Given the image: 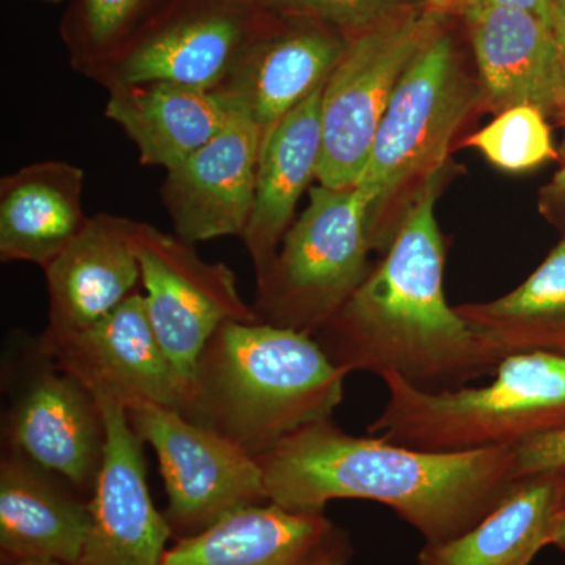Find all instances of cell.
Here are the masks:
<instances>
[{"label": "cell", "instance_id": "obj_21", "mask_svg": "<svg viewBox=\"0 0 565 565\" xmlns=\"http://www.w3.org/2000/svg\"><path fill=\"white\" fill-rule=\"evenodd\" d=\"M106 117L139 151L141 166L172 170L225 128L233 106L217 92L143 82L110 88Z\"/></svg>", "mask_w": 565, "mask_h": 565}, {"label": "cell", "instance_id": "obj_3", "mask_svg": "<svg viewBox=\"0 0 565 565\" xmlns=\"http://www.w3.org/2000/svg\"><path fill=\"white\" fill-rule=\"evenodd\" d=\"M345 377L311 334L225 322L204 345L181 414L258 459L308 424L332 419Z\"/></svg>", "mask_w": 565, "mask_h": 565}, {"label": "cell", "instance_id": "obj_6", "mask_svg": "<svg viewBox=\"0 0 565 565\" xmlns=\"http://www.w3.org/2000/svg\"><path fill=\"white\" fill-rule=\"evenodd\" d=\"M373 248L370 212L359 189L319 184L256 282L262 322L315 337L362 285Z\"/></svg>", "mask_w": 565, "mask_h": 565}, {"label": "cell", "instance_id": "obj_25", "mask_svg": "<svg viewBox=\"0 0 565 565\" xmlns=\"http://www.w3.org/2000/svg\"><path fill=\"white\" fill-rule=\"evenodd\" d=\"M169 0H71L61 33L73 68L92 77Z\"/></svg>", "mask_w": 565, "mask_h": 565}, {"label": "cell", "instance_id": "obj_8", "mask_svg": "<svg viewBox=\"0 0 565 565\" xmlns=\"http://www.w3.org/2000/svg\"><path fill=\"white\" fill-rule=\"evenodd\" d=\"M440 20L408 10L349 35L348 50L323 87L319 184L353 188L362 178L393 93Z\"/></svg>", "mask_w": 565, "mask_h": 565}, {"label": "cell", "instance_id": "obj_33", "mask_svg": "<svg viewBox=\"0 0 565 565\" xmlns=\"http://www.w3.org/2000/svg\"><path fill=\"white\" fill-rule=\"evenodd\" d=\"M553 32L559 50L561 62L565 73V0H555V20H553Z\"/></svg>", "mask_w": 565, "mask_h": 565}, {"label": "cell", "instance_id": "obj_31", "mask_svg": "<svg viewBox=\"0 0 565 565\" xmlns=\"http://www.w3.org/2000/svg\"><path fill=\"white\" fill-rule=\"evenodd\" d=\"M556 471L555 523H553L552 545L565 553V467Z\"/></svg>", "mask_w": 565, "mask_h": 565}, {"label": "cell", "instance_id": "obj_1", "mask_svg": "<svg viewBox=\"0 0 565 565\" xmlns=\"http://www.w3.org/2000/svg\"><path fill=\"white\" fill-rule=\"evenodd\" d=\"M438 188L440 173L416 189L382 262L313 337L348 375L396 374L423 392H445L493 377L504 360L446 300Z\"/></svg>", "mask_w": 565, "mask_h": 565}, {"label": "cell", "instance_id": "obj_19", "mask_svg": "<svg viewBox=\"0 0 565 565\" xmlns=\"http://www.w3.org/2000/svg\"><path fill=\"white\" fill-rule=\"evenodd\" d=\"M323 87L263 137L250 221L243 234L256 282L262 281L273 266L282 237L291 228L300 196L313 178H318Z\"/></svg>", "mask_w": 565, "mask_h": 565}, {"label": "cell", "instance_id": "obj_4", "mask_svg": "<svg viewBox=\"0 0 565 565\" xmlns=\"http://www.w3.org/2000/svg\"><path fill=\"white\" fill-rule=\"evenodd\" d=\"M367 434L419 451L463 452L516 446L565 427V356L511 353L490 384L423 392L396 374Z\"/></svg>", "mask_w": 565, "mask_h": 565}, {"label": "cell", "instance_id": "obj_35", "mask_svg": "<svg viewBox=\"0 0 565 565\" xmlns=\"http://www.w3.org/2000/svg\"><path fill=\"white\" fill-rule=\"evenodd\" d=\"M39 2L61 3V2H63V0H39Z\"/></svg>", "mask_w": 565, "mask_h": 565}, {"label": "cell", "instance_id": "obj_34", "mask_svg": "<svg viewBox=\"0 0 565 565\" xmlns=\"http://www.w3.org/2000/svg\"><path fill=\"white\" fill-rule=\"evenodd\" d=\"M21 565H62L57 563H28V564H21Z\"/></svg>", "mask_w": 565, "mask_h": 565}, {"label": "cell", "instance_id": "obj_14", "mask_svg": "<svg viewBox=\"0 0 565 565\" xmlns=\"http://www.w3.org/2000/svg\"><path fill=\"white\" fill-rule=\"evenodd\" d=\"M348 44L349 33L333 25L270 13L215 92L244 110L264 137L327 84Z\"/></svg>", "mask_w": 565, "mask_h": 565}, {"label": "cell", "instance_id": "obj_2", "mask_svg": "<svg viewBox=\"0 0 565 565\" xmlns=\"http://www.w3.org/2000/svg\"><path fill=\"white\" fill-rule=\"evenodd\" d=\"M267 501L323 512L334 500L392 508L426 542L465 533L512 493L514 446L430 452L379 435L355 437L332 419L297 430L258 457Z\"/></svg>", "mask_w": 565, "mask_h": 565}, {"label": "cell", "instance_id": "obj_23", "mask_svg": "<svg viewBox=\"0 0 565 565\" xmlns=\"http://www.w3.org/2000/svg\"><path fill=\"white\" fill-rule=\"evenodd\" d=\"M556 471L525 476L508 498L465 533L426 542L418 565H531L552 545Z\"/></svg>", "mask_w": 565, "mask_h": 565}, {"label": "cell", "instance_id": "obj_28", "mask_svg": "<svg viewBox=\"0 0 565 565\" xmlns=\"http://www.w3.org/2000/svg\"><path fill=\"white\" fill-rule=\"evenodd\" d=\"M516 478L565 467V427L514 446Z\"/></svg>", "mask_w": 565, "mask_h": 565}, {"label": "cell", "instance_id": "obj_30", "mask_svg": "<svg viewBox=\"0 0 565 565\" xmlns=\"http://www.w3.org/2000/svg\"><path fill=\"white\" fill-rule=\"evenodd\" d=\"M471 6H498L526 11L552 29L555 20V0H468L463 9Z\"/></svg>", "mask_w": 565, "mask_h": 565}, {"label": "cell", "instance_id": "obj_11", "mask_svg": "<svg viewBox=\"0 0 565 565\" xmlns=\"http://www.w3.org/2000/svg\"><path fill=\"white\" fill-rule=\"evenodd\" d=\"M132 247L159 343L191 385L204 345L225 322L259 321L225 263H210L177 234L134 221Z\"/></svg>", "mask_w": 565, "mask_h": 565}, {"label": "cell", "instance_id": "obj_20", "mask_svg": "<svg viewBox=\"0 0 565 565\" xmlns=\"http://www.w3.org/2000/svg\"><path fill=\"white\" fill-rule=\"evenodd\" d=\"M85 173L66 161L29 163L0 180V262L47 266L87 225Z\"/></svg>", "mask_w": 565, "mask_h": 565}, {"label": "cell", "instance_id": "obj_27", "mask_svg": "<svg viewBox=\"0 0 565 565\" xmlns=\"http://www.w3.org/2000/svg\"><path fill=\"white\" fill-rule=\"evenodd\" d=\"M278 17L303 18L333 25L349 35L414 10L423 0H256Z\"/></svg>", "mask_w": 565, "mask_h": 565}, {"label": "cell", "instance_id": "obj_5", "mask_svg": "<svg viewBox=\"0 0 565 565\" xmlns=\"http://www.w3.org/2000/svg\"><path fill=\"white\" fill-rule=\"evenodd\" d=\"M481 92L465 76L455 43L437 29L404 71L355 188L370 212L377 248L384 211L408 185L422 188L440 173L449 145Z\"/></svg>", "mask_w": 565, "mask_h": 565}, {"label": "cell", "instance_id": "obj_10", "mask_svg": "<svg viewBox=\"0 0 565 565\" xmlns=\"http://www.w3.org/2000/svg\"><path fill=\"white\" fill-rule=\"evenodd\" d=\"M126 412L158 456L167 493L162 514L177 541L203 533L239 509L267 503L262 467L239 446L174 408L137 404Z\"/></svg>", "mask_w": 565, "mask_h": 565}, {"label": "cell", "instance_id": "obj_29", "mask_svg": "<svg viewBox=\"0 0 565 565\" xmlns=\"http://www.w3.org/2000/svg\"><path fill=\"white\" fill-rule=\"evenodd\" d=\"M541 204L550 221L565 226V141L561 148V169L544 189Z\"/></svg>", "mask_w": 565, "mask_h": 565}, {"label": "cell", "instance_id": "obj_24", "mask_svg": "<svg viewBox=\"0 0 565 565\" xmlns=\"http://www.w3.org/2000/svg\"><path fill=\"white\" fill-rule=\"evenodd\" d=\"M456 308L505 356L530 352L565 356V236L514 291L492 302Z\"/></svg>", "mask_w": 565, "mask_h": 565}, {"label": "cell", "instance_id": "obj_16", "mask_svg": "<svg viewBox=\"0 0 565 565\" xmlns=\"http://www.w3.org/2000/svg\"><path fill=\"white\" fill-rule=\"evenodd\" d=\"M490 109L533 106L565 117V73L555 32L526 11L498 6L463 9Z\"/></svg>", "mask_w": 565, "mask_h": 565}, {"label": "cell", "instance_id": "obj_32", "mask_svg": "<svg viewBox=\"0 0 565 565\" xmlns=\"http://www.w3.org/2000/svg\"><path fill=\"white\" fill-rule=\"evenodd\" d=\"M352 557V545L349 542L348 534L343 530L334 537L332 544L327 546L321 556L315 561L313 565H349Z\"/></svg>", "mask_w": 565, "mask_h": 565}, {"label": "cell", "instance_id": "obj_22", "mask_svg": "<svg viewBox=\"0 0 565 565\" xmlns=\"http://www.w3.org/2000/svg\"><path fill=\"white\" fill-rule=\"evenodd\" d=\"M340 527L323 512L248 505L167 550L161 565H313Z\"/></svg>", "mask_w": 565, "mask_h": 565}, {"label": "cell", "instance_id": "obj_13", "mask_svg": "<svg viewBox=\"0 0 565 565\" xmlns=\"http://www.w3.org/2000/svg\"><path fill=\"white\" fill-rule=\"evenodd\" d=\"M106 422V448L90 505V527L74 565H161L173 537L154 508L143 441L122 405L95 397Z\"/></svg>", "mask_w": 565, "mask_h": 565}, {"label": "cell", "instance_id": "obj_12", "mask_svg": "<svg viewBox=\"0 0 565 565\" xmlns=\"http://www.w3.org/2000/svg\"><path fill=\"white\" fill-rule=\"evenodd\" d=\"M41 341L54 362L95 397L125 408L156 404L178 412L185 403L189 386L159 343L139 292L87 329H46Z\"/></svg>", "mask_w": 565, "mask_h": 565}, {"label": "cell", "instance_id": "obj_17", "mask_svg": "<svg viewBox=\"0 0 565 565\" xmlns=\"http://www.w3.org/2000/svg\"><path fill=\"white\" fill-rule=\"evenodd\" d=\"M90 527V505L57 475L20 452L0 460V552L7 565H74Z\"/></svg>", "mask_w": 565, "mask_h": 565}, {"label": "cell", "instance_id": "obj_26", "mask_svg": "<svg viewBox=\"0 0 565 565\" xmlns=\"http://www.w3.org/2000/svg\"><path fill=\"white\" fill-rule=\"evenodd\" d=\"M544 111L515 106L500 111L481 131L471 134L465 147L481 151L504 172L522 173L557 158L552 128Z\"/></svg>", "mask_w": 565, "mask_h": 565}, {"label": "cell", "instance_id": "obj_18", "mask_svg": "<svg viewBox=\"0 0 565 565\" xmlns=\"http://www.w3.org/2000/svg\"><path fill=\"white\" fill-rule=\"evenodd\" d=\"M134 221L96 214L44 269L50 296L46 329L65 333L87 329L136 294L141 280L132 247Z\"/></svg>", "mask_w": 565, "mask_h": 565}, {"label": "cell", "instance_id": "obj_9", "mask_svg": "<svg viewBox=\"0 0 565 565\" xmlns=\"http://www.w3.org/2000/svg\"><path fill=\"white\" fill-rule=\"evenodd\" d=\"M269 14L256 0H169L90 79L106 90L174 82L215 92Z\"/></svg>", "mask_w": 565, "mask_h": 565}, {"label": "cell", "instance_id": "obj_15", "mask_svg": "<svg viewBox=\"0 0 565 565\" xmlns=\"http://www.w3.org/2000/svg\"><path fill=\"white\" fill-rule=\"evenodd\" d=\"M263 136L244 110L191 158L167 170L161 199L174 234L195 245L217 237H243L255 199Z\"/></svg>", "mask_w": 565, "mask_h": 565}, {"label": "cell", "instance_id": "obj_7", "mask_svg": "<svg viewBox=\"0 0 565 565\" xmlns=\"http://www.w3.org/2000/svg\"><path fill=\"white\" fill-rule=\"evenodd\" d=\"M3 444L90 501L102 471L106 422L90 390L63 371L40 338L17 332L2 362Z\"/></svg>", "mask_w": 565, "mask_h": 565}]
</instances>
